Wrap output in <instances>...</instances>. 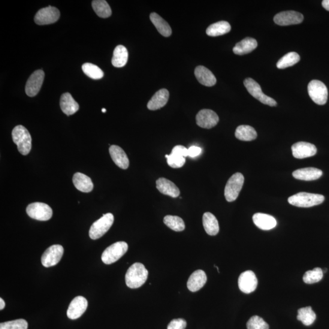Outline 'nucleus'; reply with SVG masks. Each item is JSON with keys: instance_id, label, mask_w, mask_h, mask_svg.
<instances>
[{"instance_id": "obj_1", "label": "nucleus", "mask_w": 329, "mask_h": 329, "mask_svg": "<svg viewBox=\"0 0 329 329\" xmlns=\"http://www.w3.org/2000/svg\"><path fill=\"white\" fill-rule=\"evenodd\" d=\"M149 271L141 263H135L127 271L125 280L126 285L130 288H138L146 282Z\"/></svg>"}, {"instance_id": "obj_2", "label": "nucleus", "mask_w": 329, "mask_h": 329, "mask_svg": "<svg viewBox=\"0 0 329 329\" xmlns=\"http://www.w3.org/2000/svg\"><path fill=\"white\" fill-rule=\"evenodd\" d=\"M12 137L20 153L23 156L28 155L32 147V138L28 129L22 125H18L13 130Z\"/></svg>"}, {"instance_id": "obj_3", "label": "nucleus", "mask_w": 329, "mask_h": 329, "mask_svg": "<svg viewBox=\"0 0 329 329\" xmlns=\"http://www.w3.org/2000/svg\"><path fill=\"white\" fill-rule=\"evenodd\" d=\"M324 196L306 192H300L290 196L288 201L289 204L298 207L308 208L318 206L324 201Z\"/></svg>"}, {"instance_id": "obj_4", "label": "nucleus", "mask_w": 329, "mask_h": 329, "mask_svg": "<svg viewBox=\"0 0 329 329\" xmlns=\"http://www.w3.org/2000/svg\"><path fill=\"white\" fill-rule=\"evenodd\" d=\"M128 250V245L125 241H118L105 249L101 255L102 261L110 265L119 261Z\"/></svg>"}, {"instance_id": "obj_5", "label": "nucleus", "mask_w": 329, "mask_h": 329, "mask_svg": "<svg viewBox=\"0 0 329 329\" xmlns=\"http://www.w3.org/2000/svg\"><path fill=\"white\" fill-rule=\"evenodd\" d=\"M114 222L113 214L108 213L104 214L101 218L93 223L90 227L89 236L92 240L100 238L109 230Z\"/></svg>"}, {"instance_id": "obj_6", "label": "nucleus", "mask_w": 329, "mask_h": 329, "mask_svg": "<svg viewBox=\"0 0 329 329\" xmlns=\"http://www.w3.org/2000/svg\"><path fill=\"white\" fill-rule=\"evenodd\" d=\"M244 181L243 175L240 173H235L229 178L225 189V196L228 202L237 200L242 189Z\"/></svg>"}, {"instance_id": "obj_7", "label": "nucleus", "mask_w": 329, "mask_h": 329, "mask_svg": "<svg viewBox=\"0 0 329 329\" xmlns=\"http://www.w3.org/2000/svg\"><path fill=\"white\" fill-rule=\"evenodd\" d=\"M308 93L311 99L318 105H324L327 101V87L321 81L313 80L308 85Z\"/></svg>"}, {"instance_id": "obj_8", "label": "nucleus", "mask_w": 329, "mask_h": 329, "mask_svg": "<svg viewBox=\"0 0 329 329\" xmlns=\"http://www.w3.org/2000/svg\"><path fill=\"white\" fill-rule=\"evenodd\" d=\"M244 85L253 97L258 99L262 103L270 105V106H276L277 102L274 99L270 96L265 95L262 92L261 86L252 78H247L244 81Z\"/></svg>"}, {"instance_id": "obj_9", "label": "nucleus", "mask_w": 329, "mask_h": 329, "mask_svg": "<svg viewBox=\"0 0 329 329\" xmlns=\"http://www.w3.org/2000/svg\"><path fill=\"white\" fill-rule=\"evenodd\" d=\"M26 213L31 218L39 221H48L53 216V210L48 204L34 203L28 205Z\"/></svg>"}, {"instance_id": "obj_10", "label": "nucleus", "mask_w": 329, "mask_h": 329, "mask_svg": "<svg viewBox=\"0 0 329 329\" xmlns=\"http://www.w3.org/2000/svg\"><path fill=\"white\" fill-rule=\"evenodd\" d=\"M63 251V247L60 244H54L48 247L42 256V264L46 268L55 266L61 260Z\"/></svg>"}, {"instance_id": "obj_11", "label": "nucleus", "mask_w": 329, "mask_h": 329, "mask_svg": "<svg viewBox=\"0 0 329 329\" xmlns=\"http://www.w3.org/2000/svg\"><path fill=\"white\" fill-rule=\"evenodd\" d=\"M60 17V12L55 7H48L41 9L34 17V22L39 25H50L57 22Z\"/></svg>"}, {"instance_id": "obj_12", "label": "nucleus", "mask_w": 329, "mask_h": 329, "mask_svg": "<svg viewBox=\"0 0 329 329\" xmlns=\"http://www.w3.org/2000/svg\"><path fill=\"white\" fill-rule=\"evenodd\" d=\"M238 287L244 294H249L255 290L258 280L252 271H246L241 273L238 280Z\"/></svg>"}, {"instance_id": "obj_13", "label": "nucleus", "mask_w": 329, "mask_h": 329, "mask_svg": "<svg viewBox=\"0 0 329 329\" xmlns=\"http://www.w3.org/2000/svg\"><path fill=\"white\" fill-rule=\"evenodd\" d=\"M45 78L44 71L36 70L29 78L25 87L26 95L33 97L38 94L43 84Z\"/></svg>"}, {"instance_id": "obj_14", "label": "nucleus", "mask_w": 329, "mask_h": 329, "mask_svg": "<svg viewBox=\"0 0 329 329\" xmlns=\"http://www.w3.org/2000/svg\"><path fill=\"white\" fill-rule=\"evenodd\" d=\"M303 14L293 11L281 12L274 17V22L280 26L297 25L303 22Z\"/></svg>"}, {"instance_id": "obj_15", "label": "nucleus", "mask_w": 329, "mask_h": 329, "mask_svg": "<svg viewBox=\"0 0 329 329\" xmlns=\"http://www.w3.org/2000/svg\"><path fill=\"white\" fill-rule=\"evenodd\" d=\"M197 125L201 128L211 129L219 122V117L215 112L210 109H203L199 112L196 117Z\"/></svg>"}, {"instance_id": "obj_16", "label": "nucleus", "mask_w": 329, "mask_h": 329, "mask_svg": "<svg viewBox=\"0 0 329 329\" xmlns=\"http://www.w3.org/2000/svg\"><path fill=\"white\" fill-rule=\"evenodd\" d=\"M88 302L83 297L75 298L69 305L67 315L68 318L77 319L80 318L87 310Z\"/></svg>"}, {"instance_id": "obj_17", "label": "nucleus", "mask_w": 329, "mask_h": 329, "mask_svg": "<svg viewBox=\"0 0 329 329\" xmlns=\"http://www.w3.org/2000/svg\"><path fill=\"white\" fill-rule=\"evenodd\" d=\"M293 156L295 158L303 159L315 156L317 153L316 147L313 144L300 141L291 147Z\"/></svg>"}, {"instance_id": "obj_18", "label": "nucleus", "mask_w": 329, "mask_h": 329, "mask_svg": "<svg viewBox=\"0 0 329 329\" xmlns=\"http://www.w3.org/2000/svg\"><path fill=\"white\" fill-rule=\"evenodd\" d=\"M156 188L162 194L176 198L180 195V190L171 180L164 177L159 178L156 180Z\"/></svg>"}, {"instance_id": "obj_19", "label": "nucleus", "mask_w": 329, "mask_h": 329, "mask_svg": "<svg viewBox=\"0 0 329 329\" xmlns=\"http://www.w3.org/2000/svg\"><path fill=\"white\" fill-rule=\"evenodd\" d=\"M207 280L206 273L203 270H198L193 272L190 276L187 282V288L190 291H197L203 287Z\"/></svg>"}, {"instance_id": "obj_20", "label": "nucleus", "mask_w": 329, "mask_h": 329, "mask_svg": "<svg viewBox=\"0 0 329 329\" xmlns=\"http://www.w3.org/2000/svg\"><path fill=\"white\" fill-rule=\"evenodd\" d=\"M252 220L257 227L264 231L271 230L277 226L276 220L268 214L257 213L253 215Z\"/></svg>"}, {"instance_id": "obj_21", "label": "nucleus", "mask_w": 329, "mask_h": 329, "mask_svg": "<svg viewBox=\"0 0 329 329\" xmlns=\"http://www.w3.org/2000/svg\"><path fill=\"white\" fill-rule=\"evenodd\" d=\"M195 75L198 82L207 87L215 85L216 79L212 72L204 66H198L195 68Z\"/></svg>"}, {"instance_id": "obj_22", "label": "nucleus", "mask_w": 329, "mask_h": 329, "mask_svg": "<svg viewBox=\"0 0 329 329\" xmlns=\"http://www.w3.org/2000/svg\"><path fill=\"white\" fill-rule=\"evenodd\" d=\"M109 153L112 159L118 167L123 170H126L129 167L128 157L122 148L117 145H112L109 149Z\"/></svg>"}, {"instance_id": "obj_23", "label": "nucleus", "mask_w": 329, "mask_h": 329, "mask_svg": "<svg viewBox=\"0 0 329 329\" xmlns=\"http://www.w3.org/2000/svg\"><path fill=\"white\" fill-rule=\"evenodd\" d=\"M169 92L167 89H162L157 92L147 104V107L151 111H156L164 107L168 101Z\"/></svg>"}, {"instance_id": "obj_24", "label": "nucleus", "mask_w": 329, "mask_h": 329, "mask_svg": "<svg viewBox=\"0 0 329 329\" xmlns=\"http://www.w3.org/2000/svg\"><path fill=\"white\" fill-rule=\"evenodd\" d=\"M322 175V171L316 168H304L299 169L293 173L295 179L302 180H315L318 179Z\"/></svg>"}, {"instance_id": "obj_25", "label": "nucleus", "mask_w": 329, "mask_h": 329, "mask_svg": "<svg viewBox=\"0 0 329 329\" xmlns=\"http://www.w3.org/2000/svg\"><path fill=\"white\" fill-rule=\"evenodd\" d=\"M60 106L63 113L68 116L76 113L80 108L79 104L69 93H65L62 95L60 97Z\"/></svg>"}, {"instance_id": "obj_26", "label": "nucleus", "mask_w": 329, "mask_h": 329, "mask_svg": "<svg viewBox=\"0 0 329 329\" xmlns=\"http://www.w3.org/2000/svg\"><path fill=\"white\" fill-rule=\"evenodd\" d=\"M258 42L255 39L246 38L235 45L233 51L237 55H244L252 52L258 47Z\"/></svg>"}, {"instance_id": "obj_27", "label": "nucleus", "mask_w": 329, "mask_h": 329, "mask_svg": "<svg viewBox=\"0 0 329 329\" xmlns=\"http://www.w3.org/2000/svg\"><path fill=\"white\" fill-rule=\"evenodd\" d=\"M73 182L76 189L82 192L89 193L93 189L91 179L83 173H75L73 177Z\"/></svg>"}, {"instance_id": "obj_28", "label": "nucleus", "mask_w": 329, "mask_h": 329, "mask_svg": "<svg viewBox=\"0 0 329 329\" xmlns=\"http://www.w3.org/2000/svg\"><path fill=\"white\" fill-rule=\"evenodd\" d=\"M203 226L208 235L214 236L218 234L220 227L218 220L210 212L205 213L203 216Z\"/></svg>"}, {"instance_id": "obj_29", "label": "nucleus", "mask_w": 329, "mask_h": 329, "mask_svg": "<svg viewBox=\"0 0 329 329\" xmlns=\"http://www.w3.org/2000/svg\"><path fill=\"white\" fill-rule=\"evenodd\" d=\"M128 60V51L123 45H118L114 51L112 63L115 67L121 68L126 64Z\"/></svg>"}, {"instance_id": "obj_30", "label": "nucleus", "mask_w": 329, "mask_h": 329, "mask_svg": "<svg viewBox=\"0 0 329 329\" xmlns=\"http://www.w3.org/2000/svg\"><path fill=\"white\" fill-rule=\"evenodd\" d=\"M150 20L156 26L158 32L164 36V37H169L171 35L172 30L168 23L164 19L156 13H153L150 14Z\"/></svg>"}, {"instance_id": "obj_31", "label": "nucleus", "mask_w": 329, "mask_h": 329, "mask_svg": "<svg viewBox=\"0 0 329 329\" xmlns=\"http://www.w3.org/2000/svg\"><path fill=\"white\" fill-rule=\"evenodd\" d=\"M231 29L230 24L226 21H220L208 27L206 33L210 37H217V36L227 34L230 32Z\"/></svg>"}, {"instance_id": "obj_32", "label": "nucleus", "mask_w": 329, "mask_h": 329, "mask_svg": "<svg viewBox=\"0 0 329 329\" xmlns=\"http://www.w3.org/2000/svg\"><path fill=\"white\" fill-rule=\"evenodd\" d=\"M235 135L238 140L249 141L255 140L258 137V133L251 126L241 125L237 128Z\"/></svg>"}, {"instance_id": "obj_33", "label": "nucleus", "mask_w": 329, "mask_h": 329, "mask_svg": "<svg viewBox=\"0 0 329 329\" xmlns=\"http://www.w3.org/2000/svg\"><path fill=\"white\" fill-rule=\"evenodd\" d=\"M297 319L307 326L312 325L315 322L316 315L311 307L301 308L298 310Z\"/></svg>"}, {"instance_id": "obj_34", "label": "nucleus", "mask_w": 329, "mask_h": 329, "mask_svg": "<svg viewBox=\"0 0 329 329\" xmlns=\"http://www.w3.org/2000/svg\"><path fill=\"white\" fill-rule=\"evenodd\" d=\"M92 6L93 10L99 17L105 19L112 15L111 8L104 0H94L92 3Z\"/></svg>"}, {"instance_id": "obj_35", "label": "nucleus", "mask_w": 329, "mask_h": 329, "mask_svg": "<svg viewBox=\"0 0 329 329\" xmlns=\"http://www.w3.org/2000/svg\"><path fill=\"white\" fill-rule=\"evenodd\" d=\"M300 60V56L297 53L290 52L285 54L277 63V67L284 69L294 66Z\"/></svg>"}, {"instance_id": "obj_36", "label": "nucleus", "mask_w": 329, "mask_h": 329, "mask_svg": "<svg viewBox=\"0 0 329 329\" xmlns=\"http://www.w3.org/2000/svg\"><path fill=\"white\" fill-rule=\"evenodd\" d=\"M164 222L166 226L174 231H183L186 228L185 223L179 216L167 215L164 217Z\"/></svg>"}, {"instance_id": "obj_37", "label": "nucleus", "mask_w": 329, "mask_h": 329, "mask_svg": "<svg viewBox=\"0 0 329 329\" xmlns=\"http://www.w3.org/2000/svg\"><path fill=\"white\" fill-rule=\"evenodd\" d=\"M83 71L87 77L93 80H100L104 77L103 71L98 66L91 63H86L82 66Z\"/></svg>"}, {"instance_id": "obj_38", "label": "nucleus", "mask_w": 329, "mask_h": 329, "mask_svg": "<svg viewBox=\"0 0 329 329\" xmlns=\"http://www.w3.org/2000/svg\"><path fill=\"white\" fill-rule=\"evenodd\" d=\"M323 271L321 268H315L313 270L308 271L303 276L304 282L307 284L317 283L322 279Z\"/></svg>"}, {"instance_id": "obj_39", "label": "nucleus", "mask_w": 329, "mask_h": 329, "mask_svg": "<svg viewBox=\"0 0 329 329\" xmlns=\"http://www.w3.org/2000/svg\"><path fill=\"white\" fill-rule=\"evenodd\" d=\"M28 322L23 319L2 322L0 324V329H28Z\"/></svg>"}, {"instance_id": "obj_40", "label": "nucleus", "mask_w": 329, "mask_h": 329, "mask_svg": "<svg viewBox=\"0 0 329 329\" xmlns=\"http://www.w3.org/2000/svg\"><path fill=\"white\" fill-rule=\"evenodd\" d=\"M247 329H269V325L259 316H253L247 322Z\"/></svg>"}, {"instance_id": "obj_41", "label": "nucleus", "mask_w": 329, "mask_h": 329, "mask_svg": "<svg viewBox=\"0 0 329 329\" xmlns=\"http://www.w3.org/2000/svg\"><path fill=\"white\" fill-rule=\"evenodd\" d=\"M165 158L167 159V163L169 166L173 168H179L182 167L186 163V158L183 156L171 153L170 155H166Z\"/></svg>"}, {"instance_id": "obj_42", "label": "nucleus", "mask_w": 329, "mask_h": 329, "mask_svg": "<svg viewBox=\"0 0 329 329\" xmlns=\"http://www.w3.org/2000/svg\"><path fill=\"white\" fill-rule=\"evenodd\" d=\"M187 322L182 318L174 319L172 320L168 324L167 329H185Z\"/></svg>"}, {"instance_id": "obj_43", "label": "nucleus", "mask_w": 329, "mask_h": 329, "mask_svg": "<svg viewBox=\"0 0 329 329\" xmlns=\"http://www.w3.org/2000/svg\"><path fill=\"white\" fill-rule=\"evenodd\" d=\"M172 153L176 154V155H179L186 158L189 156L188 149H186L185 147L182 145H177L173 148L171 152Z\"/></svg>"}, {"instance_id": "obj_44", "label": "nucleus", "mask_w": 329, "mask_h": 329, "mask_svg": "<svg viewBox=\"0 0 329 329\" xmlns=\"http://www.w3.org/2000/svg\"><path fill=\"white\" fill-rule=\"evenodd\" d=\"M189 156L190 158H195L196 156L200 155L202 152L201 148L196 146H192L188 149Z\"/></svg>"}, {"instance_id": "obj_45", "label": "nucleus", "mask_w": 329, "mask_h": 329, "mask_svg": "<svg viewBox=\"0 0 329 329\" xmlns=\"http://www.w3.org/2000/svg\"><path fill=\"white\" fill-rule=\"evenodd\" d=\"M322 5L325 10L329 11V0H324V1H322Z\"/></svg>"}, {"instance_id": "obj_46", "label": "nucleus", "mask_w": 329, "mask_h": 329, "mask_svg": "<svg viewBox=\"0 0 329 329\" xmlns=\"http://www.w3.org/2000/svg\"><path fill=\"white\" fill-rule=\"evenodd\" d=\"M5 307V303L4 300L2 298H0V310H2L4 309Z\"/></svg>"}, {"instance_id": "obj_47", "label": "nucleus", "mask_w": 329, "mask_h": 329, "mask_svg": "<svg viewBox=\"0 0 329 329\" xmlns=\"http://www.w3.org/2000/svg\"><path fill=\"white\" fill-rule=\"evenodd\" d=\"M101 111H102V113H106V109H105V108H102Z\"/></svg>"}]
</instances>
